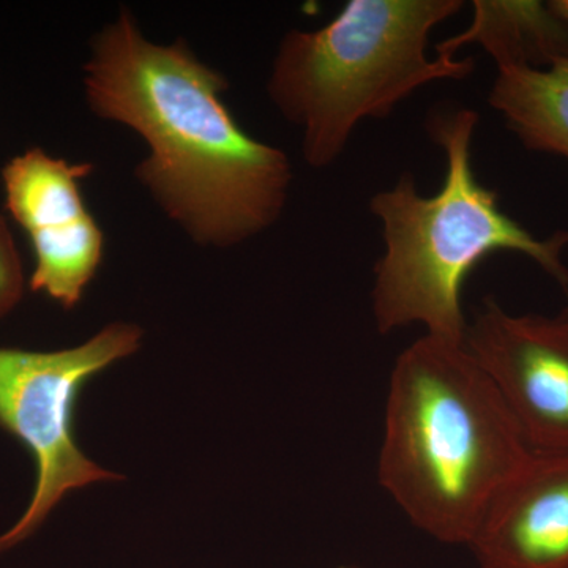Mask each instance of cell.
<instances>
[{
	"mask_svg": "<svg viewBox=\"0 0 568 568\" xmlns=\"http://www.w3.org/2000/svg\"><path fill=\"white\" fill-rule=\"evenodd\" d=\"M84 89L93 114L148 144L134 174L197 245L231 248L278 222L293 164L235 122L222 99L226 78L185 41H149L122 9L93 36Z\"/></svg>",
	"mask_w": 568,
	"mask_h": 568,
	"instance_id": "1",
	"label": "cell"
},
{
	"mask_svg": "<svg viewBox=\"0 0 568 568\" xmlns=\"http://www.w3.org/2000/svg\"><path fill=\"white\" fill-rule=\"evenodd\" d=\"M530 448L465 343L422 336L396 358L377 476L418 529L469 545Z\"/></svg>",
	"mask_w": 568,
	"mask_h": 568,
	"instance_id": "2",
	"label": "cell"
},
{
	"mask_svg": "<svg viewBox=\"0 0 568 568\" xmlns=\"http://www.w3.org/2000/svg\"><path fill=\"white\" fill-rule=\"evenodd\" d=\"M478 114L470 108L436 112L428 134L446 155L439 192L425 196L413 175L376 193L369 211L383 224L386 252L376 263L373 316L381 334L420 324L426 334L465 343L462 290L467 275L496 252L525 254L568 294L567 231L537 239L500 209L473 168Z\"/></svg>",
	"mask_w": 568,
	"mask_h": 568,
	"instance_id": "3",
	"label": "cell"
},
{
	"mask_svg": "<svg viewBox=\"0 0 568 568\" xmlns=\"http://www.w3.org/2000/svg\"><path fill=\"white\" fill-rule=\"evenodd\" d=\"M463 7V0H349L323 28L283 37L267 93L302 130L310 166L334 164L358 123L388 118L418 89L473 73V58L426 52L433 29Z\"/></svg>",
	"mask_w": 568,
	"mask_h": 568,
	"instance_id": "4",
	"label": "cell"
},
{
	"mask_svg": "<svg viewBox=\"0 0 568 568\" xmlns=\"http://www.w3.org/2000/svg\"><path fill=\"white\" fill-rule=\"evenodd\" d=\"M140 325L112 323L70 349L0 347V428L28 448L36 487L22 517L0 536V555L28 540L70 493L122 476L82 452L74 432L81 390L108 366L138 353Z\"/></svg>",
	"mask_w": 568,
	"mask_h": 568,
	"instance_id": "5",
	"label": "cell"
},
{
	"mask_svg": "<svg viewBox=\"0 0 568 568\" xmlns=\"http://www.w3.org/2000/svg\"><path fill=\"white\" fill-rule=\"evenodd\" d=\"M465 346L493 381L532 454L568 452V310L510 315L488 298Z\"/></svg>",
	"mask_w": 568,
	"mask_h": 568,
	"instance_id": "6",
	"label": "cell"
},
{
	"mask_svg": "<svg viewBox=\"0 0 568 568\" xmlns=\"http://www.w3.org/2000/svg\"><path fill=\"white\" fill-rule=\"evenodd\" d=\"M92 164H70L41 149L11 160L2 171L7 209L31 239L33 293L62 306L80 304L103 261L102 230L85 207L80 182Z\"/></svg>",
	"mask_w": 568,
	"mask_h": 568,
	"instance_id": "7",
	"label": "cell"
},
{
	"mask_svg": "<svg viewBox=\"0 0 568 568\" xmlns=\"http://www.w3.org/2000/svg\"><path fill=\"white\" fill-rule=\"evenodd\" d=\"M480 568H568V452L530 454L469 541Z\"/></svg>",
	"mask_w": 568,
	"mask_h": 568,
	"instance_id": "8",
	"label": "cell"
},
{
	"mask_svg": "<svg viewBox=\"0 0 568 568\" xmlns=\"http://www.w3.org/2000/svg\"><path fill=\"white\" fill-rule=\"evenodd\" d=\"M473 24L435 47L439 58L454 59L466 44L478 43L497 70L547 69L568 61V31L548 2L474 0Z\"/></svg>",
	"mask_w": 568,
	"mask_h": 568,
	"instance_id": "9",
	"label": "cell"
},
{
	"mask_svg": "<svg viewBox=\"0 0 568 568\" xmlns=\"http://www.w3.org/2000/svg\"><path fill=\"white\" fill-rule=\"evenodd\" d=\"M488 103L526 149L568 160V61L497 70Z\"/></svg>",
	"mask_w": 568,
	"mask_h": 568,
	"instance_id": "10",
	"label": "cell"
},
{
	"mask_svg": "<svg viewBox=\"0 0 568 568\" xmlns=\"http://www.w3.org/2000/svg\"><path fill=\"white\" fill-rule=\"evenodd\" d=\"M24 293V275L17 244L0 216V317L9 315Z\"/></svg>",
	"mask_w": 568,
	"mask_h": 568,
	"instance_id": "11",
	"label": "cell"
},
{
	"mask_svg": "<svg viewBox=\"0 0 568 568\" xmlns=\"http://www.w3.org/2000/svg\"><path fill=\"white\" fill-rule=\"evenodd\" d=\"M548 7L564 22L568 31V0H549Z\"/></svg>",
	"mask_w": 568,
	"mask_h": 568,
	"instance_id": "12",
	"label": "cell"
},
{
	"mask_svg": "<svg viewBox=\"0 0 568 568\" xmlns=\"http://www.w3.org/2000/svg\"><path fill=\"white\" fill-rule=\"evenodd\" d=\"M339 568H358V567H339Z\"/></svg>",
	"mask_w": 568,
	"mask_h": 568,
	"instance_id": "13",
	"label": "cell"
}]
</instances>
